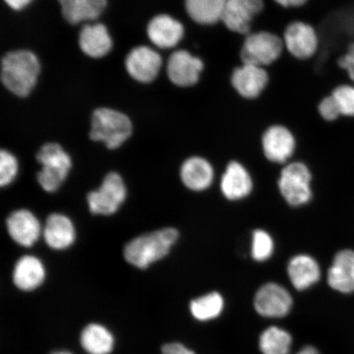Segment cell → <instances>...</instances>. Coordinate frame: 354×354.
<instances>
[{
    "label": "cell",
    "instance_id": "4fadbf2b",
    "mask_svg": "<svg viewBox=\"0 0 354 354\" xmlns=\"http://www.w3.org/2000/svg\"><path fill=\"white\" fill-rule=\"evenodd\" d=\"M7 229L12 240L26 248L33 246L42 231L37 216L28 209L12 212L7 219Z\"/></svg>",
    "mask_w": 354,
    "mask_h": 354
},
{
    "label": "cell",
    "instance_id": "f546056e",
    "mask_svg": "<svg viewBox=\"0 0 354 354\" xmlns=\"http://www.w3.org/2000/svg\"><path fill=\"white\" fill-rule=\"evenodd\" d=\"M273 241L270 234L263 230H256L253 234L252 243V256L256 261L263 262L272 254Z\"/></svg>",
    "mask_w": 354,
    "mask_h": 354
},
{
    "label": "cell",
    "instance_id": "9c48e42d",
    "mask_svg": "<svg viewBox=\"0 0 354 354\" xmlns=\"http://www.w3.org/2000/svg\"><path fill=\"white\" fill-rule=\"evenodd\" d=\"M263 7V0H227L221 21L232 32L247 34L252 21Z\"/></svg>",
    "mask_w": 354,
    "mask_h": 354
},
{
    "label": "cell",
    "instance_id": "e0dca14e",
    "mask_svg": "<svg viewBox=\"0 0 354 354\" xmlns=\"http://www.w3.org/2000/svg\"><path fill=\"white\" fill-rule=\"evenodd\" d=\"M43 236L51 249L64 250L73 245L76 240V229L68 216L53 214L48 216Z\"/></svg>",
    "mask_w": 354,
    "mask_h": 354
},
{
    "label": "cell",
    "instance_id": "5bb4252c",
    "mask_svg": "<svg viewBox=\"0 0 354 354\" xmlns=\"http://www.w3.org/2000/svg\"><path fill=\"white\" fill-rule=\"evenodd\" d=\"M267 71L261 66L243 64L234 71L232 83L239 94L245 99H256L268 83Z\"/></svg>",
    "mask_w": 354,
    "mask_h": 354
},
{
    "label": "cell",
    "instance_id": "cb8c5ba5",
    "mask_svg": "<svg viewBox=\"0 0 354 354\" xmlns=\"http://www.w3.org/2000/svg\"><path fill=\"white\" fill-rule=\"evenodd\" d=\"M62 13L71 24L94 21L107 6V0H59Z\"/></svg>",
    "mask_w": 354,
    "mask_h": 354
},
{
    "label": "cell",
    "instance_id": "d6a6232c",
    "mask_svg": "<svg viewBox=\"0 0 354 354\" xmlns=\"http://www.w3.org/2000/svg\"><path fill=\"white\" fill-rule=\"evenodd\" d=\"M339 68L347 73L348 77L354 85V42L349 44L348 50L338 60Z\"/></svg>",
    "mask_w": 354,
    "mask_h": 354
},
{
    "label": "cell",
    "instance_id": "d4e9b609",
    "mask_svg": "<svg viewBox=\"0 0 354 354\" xmlns=\"http://www.w3.org/2000/svg\"><path fill=\"white\" fill-rule=\"evenodd\" d=\"M81 344L88 353L109 354L113 351L114 338L106 327L93 323L82 330Z\"/></svg>",
    "mask_w": 354,
    "mask_h": 354
},
{
    "label": "cell",
    "instance_id": "603a6c76",
    "mask_svg": "<svg viewBox=\"0 0 354 354\" xmlns=\"http://www.w3.org/2000/svg\"><path fill=\"white\" fill-rule=\"evenodd\" d=\"M180 178L189 189L201 192L210 187L214 179V169L205 158H190L181 166Z\"/></svg>",
    "mask_w": 354,
    "mask_h": 354
},
{
    "label": "cell",
    "instance_id": "277c9868",
    "mask_svg": "<svg viewBox=\"0 0 354 354\" xmlns=\"http://www.w3.org/2000/svg\"><path fill=\"white\" fill-rule=\"evenodd\" d=\"M37 159L42 166L37 174L39 185L46 192H57L72 169V158L60 145L48 143L39 150Z\"/></svg>",
    "mask_w": 354,
    "mask_h": 354
},
{
    "label": "cell",
    "instance_id": "4316f807",
    "mask_svg": "<svg viewBox=\"0 0 354 354\" xmlns=\"http://www.w3.org/2000/svg\"><path fill=\"white\" fill-rule=\"evenodd\" d=\"M224 300L216 292H212L192 301L190 312L198 321L207 322L214 320L223 313Z\"/></svg>",
    "mask_w": 354,
    "mask_h": 354
},
{
    "label": "cell",
    "instance_id": "f1b7e54d",
    "mask_svg": "<svg viewBox=\"0 0 354 354\" xmlns=\"http://www.w3.org/2000/svg\"><path fill=\"white\" fill-rule=\"evenodd\" d=\"M330 95L342 116L354 118V85H340Z\"/></svg>",
    "mask_w": 354,
    "mask_h": 354
},
{
    "label": "cell",
    "instance_id": "484cf974",
    "mask_svg": "<svg viewBox=\"0 0 354 354\" xmlns=\"http://www.w3.org/2000/svg\"><path fill=\"white\" fill-rule=\"evenodd\" d=\"M227 0H185V8L199 24L211 25L221 20Z\"/></svg>",
    "mask_w": 354,
    "mask_h": 354
},
{
    "label": "cell",
    "instance_id": "5b68a950",
    "mask_svg": "<svg viewBox=\"0 0 354 354\" xmlns=\"http://www.w3.org/2000/svg\"><path fill=\"white\" fill-rule=\"evenodd\" d=\"M127 193L122 176L117 172H109L101 187L88 194V209L95 215H113L125 202Z\"/></svg>",
    "mask_w": 354,
    "mask_h": 354
},
{
    "label": "cell",
    "instance_id": "83f0119b",
    "mask_svg": "<svg viewBox=\"0 0 354 354\" xmlns=\"http://www.w3.org/2000/svg\"><path fill=\"white\" fill-rule=\"evenodd\" d=\"M291 344L289 332L277 326L268 327L260 335L259 348L263 354H288Z\"/></svg>",
    "mask_w": 354,
    "mask_h": 354
},
{
    "label": "cell",
    "instance_id": "3957f363",
    "mask_svg": "<svg viewBox=\"0 0 354 354\" xmlns=\"http://www.w3.org/2000/svg\"><path fill=\"white\" fill-rule=\"evenodd\" d=\"M132 134V123L118 111L101 108L92 115L90 138L104 142L109 149L120 147Z\"/></svg>",
    "mask_w": 354,
    "mask_h": 354
},
{
    "label": "cell",
    "instance_id": "2e32d148",
    "mask_svg": "<svg viewBox=\"0 0 354 354\" xmlns=\"http://www.w3.org/2000/svg\"><path fill=\"white\" fill-rule=\"evenodd\" d=\"M263 148L268 160L285 162L295 151V137L284 127H271L263 134Z\"/></svg>",
    "mask_w": 354,
    "mask_h": 354
},
{
    "label": "cell",
    "instance_id": "ffe728a7",
    "mask_svg": "<svg viewBox=\"0 0 354 354\" xmlns=\"http://www.w3.org/2000/svg\"><path fill=\"white\" fill-rule=\"evenodd\" d=\"M253 188L251 176L241 163L230 162L221 178V189L225 198L237 201L249 196Z\"/></svg>",
    "mask_w": 354,
    "mask_h": 354
},
{
    "label": "cell",
    "instance_id": "30bf717a",
    "mask_svg": "<svg viewBox=\"0 0 354 354\" xmlns=\"http://www.w3.org/2000/svg\"><path fill=\"white\" fill-rule=\"evenodd\" d=\"M203 69L201 59L187 50H178L168 59L167 72L170 81L177 86L189 87L198 82Z\"/></svg>",
    "mask_w": 354,
    "mask_h": 354
},
{
    "label": "cell",
    "instance_id": "836d02e7",
    "mask_svg": "<svg viewBox=\"0 0 354 354\" xmlns=\"http://www.w3.org/2000/svg\"><path fill=\"white\" fill-rule=\"evenodd\" d=\"M162 354H196L185 345L180 343H169L163 345Z\"/></svg>",
    "mask_w": 354,
    "mask_h": 354
},
{
    "label": "cell",
    "instance_id": "52a82bcc",
    "mask_svg": "<svg viewBox=\"0 0 354 354\" xmlns=\"http://www.w3.org/2000/svg\"><path fill=\"white\" fill-rule=\"evenodd\" d=\"M311 179V174L304 163H291L281 171L279 189L288 203L292 206H300L312 198Z\"/></svg>",
    "mask_w": 354,
    "mask_h": 354
},
{
    "label": "cell",
    "instance_id": "7c38bea8",
    "mask_svg": "<svg viewBox=\"0 0 354 354\" xmlns=\"http://www.w3.org/2000/svg\"><path fill=\"white\" fill-rule=\"evenodd\" d=\"M284 44L294 57L308 59L317 50L318 37L313 26L302 21H296L287 26Z\"/></svg>",
    "mask_w": 354,
    "mask_h": 354
},
{
    "label": "cell",
    "instance_id": "ba28073f",
    "mask_svg": "<svg viewBox=\"0 0 354 354\" xmlns=\"http://www.w3.org/2000/svg\"><path fill=\"white\" fill-rule=\"evenodd\" d=\"M293 304L291 295L284 287L268 283L257 292L254 308L261 316L270 318L286 317Z\"/></svg>",
    "mask_w": 354,
    "mask_h": 354
},
{
    "label": "cell",
    "instance_id": "8d00e7d4",
    "mask_svg": "<svg viewBox=\"0 0 354 354\" xmlns=\"http://www.w3.org/2000/svg\"><path fill=\"white\" fill-rule=\"evenodd\" d=\"M296 354H320L316 348L313 346H306L301 349V351Z\"/></svg>",
    "mask_w": 354,
    "mask_h": 354
},
{
    "label": "cell",
    "instance_id": "e575fe53",
    "mask_svg": "<svg viewBox=\"0 0 354 354\" xmlns=\"http://www.w3.org/2000/svg\"><path fill=\"white\" fill-rule=\"evenodd\" d=\"M33 0H4L13 10L19 11L28 6Z\"/></svg>",
    "mask_w": 354,
    "mask_h": 354
},
{
    "label": "cell",
    "instance_id": "4dcf8cb0",
    "mask_svg": "<svg viewBox=\"0 0 354 354\" xmlns=\"http://www.w3.org/2000/svg\"><path fill=\"white\" fill-rule=\"evenodd\" d=\"M19 172V162L15 155L8 150H1L0 153V185L8 187L16 178Z\"/></svg>",
    "mask_w": 354,
    "mask_h": 354
},
{
    "label": "cell",
    "instance_id": "8fae6325",
    "mask_svg": "<svg viewBox=\"0 0 354 354\" xmlns=\"http://www.w3.org/2000/svg\"><path fill=\"white\" fill-rule=\"evenodd\" d=\"M162 66L158 53L147 46H139L129 53L126 59V68L136 81L149 83L158 77Z\"/></svg>",
    "mask_w": 354,
    "mask_h": 354
},
{
    "label": "cell",
    "instance_id": "1f68e13d",
    "mask_svg": "<svg viewBox=\"0 0 354 354\" xmlns=\"http://www.w3.org/2000/svg\"><path fill=\"white\" fill-rule=\"evenodd\" d=\"M318 112H319L322 118L327 122H334L342 116L331 95L321 101V103L318 105Z\"/></svg>",
    "mask_w": 354,
    "mask_h": 354
},
{
    "label": "cell",
    "instance_id": "7402d4cb",
    "mask_svg": "<svg viewBox=\"0 0 354 354\" xmlns=\"http://www.w3.org/2000/svg\"><path fill=\"white\" fill-rule=\"evenodd\" d=\"M288 274L295 289L304 290L320 280L321 270L317 261L311 256L301 254L290 260Z\"/></svg>",
    "mask_w": 354,
    "mask_h": 354
},
{
    "label": "cell",
    "instance_id": "7a4b0ae2",
    "mask_svg": "<svg viewBox=\"0 0 354 354\" xmlns=\"http://www.w3.org/2000/svg\"><path fill=\"white\" fill-rule=\"evenodd\" d=\"M39 73L37 57L28 50L8 53L1 62L3 86L12 94L28 96L37 84Z\"/></svg>",
    "mask_w": 354,
    "mask_h": 354
},
{
    "label": "cell",
    "instance_id": "d590c367",
    "mask_svg": "<svg viewBox=\"0 0 354 354\" xmlns=\"http://www.w3.org/2000/svg\"><path fill=\"white\" fill-rule=\"evenodd\" d=\"M282 7H300L306 3L308 0H274Z\"/></svg>",
    "mask_w": 354,
    "mask_h": 354
},
{
    "label": "cell",
    "instance_id": "74e56055",
    "mask_svg": "<svg viewBox=\"0 0 354 354\" xmlns=\"http://www.w3.org/2000/svg\"><path fill=\"white\" fill-rule=\"evenodd\" d=\"M52 354H73V353H71L66 352V351H57V352L53 353Z\"/></svg>",
    "mask_w": 354,
    "mask_h": 354
},
{
    "label": "cell",
    "instance_id": "ac0fdd59",
    "mask_svg": "<svg viewBox=\"0 0 354 354\" xmlns=\"http://www.w3.org/2000/svg\"><path fill=\"white\" fill-rule=\"evenodd\" d=\"M148 37L154 46L160 48H174L184 35L183 25L169 15H161L149 21Z\"/></svg>",
    "mask_w": 354,
    "mask_h": 354
},
{
    "label": "cell",
    "instance_id": "6da1fadb",
    "mask_svg": "<svg viewBox=\"0 0 354 354\" xmlns=\"http://www.w3.org/2000/svg\"><path fill=\"white\" fill-rule=\"evenodd\" d=\"M174 228H163L133 239L124 248V259L133 267L146 269L165 259L178 240Z\"/></svg>",
    "mask_w": 354,
    "mask_h": 354
},
{
    "label": "cell",
    "instance_id": "9a60e30c",
    "mask_svg": "<svg viewBox=\"0 0 354 354\" xmlns=\"http://www.w3.org/2000/svg\"><path fill=\"white\" fill-rule=\"evenodd\" d=\"M327 282L339 293H354V250H343L335 255L327 273Z\"/></svg>",
    "mask_w": 354,
    "mask_h": 354
},
{
    "label": "cell",
    "instance_id": "8992f818",
    "mask_svg": "<svg viewBox=\"0 0 354 354\" xmlns=\"http://www.w3.org/2000/svg\"><path fill=\"white\" fill-rule=\"evenodd\" d=\"M284 41L277 35L261 32L248 35L243 44L241 57L243 64L263 68L281 56Z\"/></svg>",
    "mask_w": 354,
    "mask_h": 354
},
{
    "label": "cell",
    "instance_id": "44dd1931",
    "mask_svg": "<svg viewBox=\"0 0 354 354\" xmlns=\"http://www.w3.org/2000/svg\"><path fill=\"white\" fill-rule=\"evenodd\" d=\"M79 44L85 54L95 59L108 55L113 47L112 39L103 24H88L82 29Z\"/></svg>",
    "mask_w": 354,
    "mask_h": 354
},
{
    "label": "cell",
    "instance_id": "d6986e66",
    "mask_svg": "<svg viewBox=\"0 0 354 354\" xmlns=\"http://www.w3.org/2000/svg\"><path fill=\"white\" fill-rule=\"evenodd\" d=\"M46 268L37 257L25 255L17 261L12 279L19 290L32 291L41 286L46 279Z\"/></svg>",
    "mask_w": 354,
    "mask_h": 354
}]
</instances>
